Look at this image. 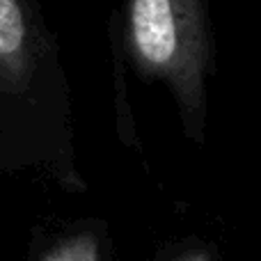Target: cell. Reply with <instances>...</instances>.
Wrapping results in <instances>:
<instances>
[{"mask_svg": "<svg viewBox=\"0 0 261 261\" xmlns=\"http://www.w3.org/2000/svg\"><path fill=\"white\" fill-rule=\"evenodd\" d=\"M110 236L101 220H78L44 245L37 261H108Z\"/></svg>", "mask_w": 261, "mask_h": 261, "instance_id": "obj_3", "label": "cell"}, {"mask_svg": "<svg viewBox=\"0 0 261 261\" xmlns=\"http://www.w3.org/2000/svg\"><path fill=\"white\" fill-rule=\"evenodd\" d=\"M156 261H220V254L211 241L186 239L176 245H170Z\"/></svg>", "mask_w": 261, "mask_h": 261, "instance_id": "obj_4", "label": "cell"}, {"mask_svg": "<svg viewBox=\"0 0 261 261\" xmlns=\"http://www.w3.org/2000/svg\"><path fill=\"white\" fill-rule=\"evenodd\" d=\"M122 46L144 83L167 90L186 140L206 142L216 37L206 0H124Z\"/></svg>", "mask_w": 261, "mask_h": 261, "instance_id": "obj_2", "label": "cell"}, {"mask_svg": "<svg viewBox=\"0 0 261 261\" xmlns=\"http://www.w3.org/2000/svg\"><path fill=\"white\" fill-rule=\"evenodd\" d=\"M0 170L87 190L78 170L71 85L39 0H0Z\"/></svg>", "mask_w": 261, "mask_h": 261, "instance_id": "obj_1", "label": "cell"}]
</instances>
